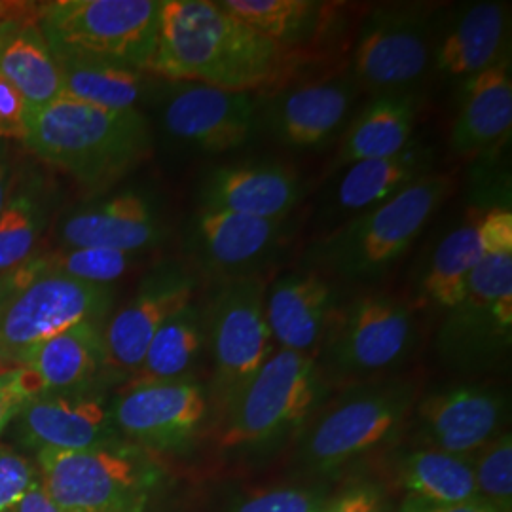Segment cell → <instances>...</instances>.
Returning a JSON list of instances; mask_svg holds the SVG:
<instances>
[{
  "label": "cell",
  "instance_id": "obj_8",
  "mask_svg": "<svg viewBox=\"0 0 512 512\" xmlns=\"http://www.w3.org/2000/svg\"><path fill=\"white\" fill-rule=\"evenodd\" d=\"M264 300L262 275L226 279L219 281L203 311L205 338L215 365V395L222 410L277 349Z\"/></svg>",
  "mask_w": 512,
  "mask_h": 512
},
{
  "label": "cell",
  "instance_id": "obj_41",
  "mask_svg": "<svg viewBox=\"0 0 512 512\" xmlns=\"http://www.w3.org/2000/svg\"><path fill=\"white\" fill-rule=\"evenodd\" d=\"M323 512H387V503L378 484L355 482L336 497H329Z\"/></svg>",
  "mask_w": 512,
  "mask_h": 512
},
{
  "label": "cell",
  "instance_id": "obj_21",
  "mask_svg": "<svg viewBox=\"0 0 512 512\" xmlns=\"http://www.w3.org/2000/svg\"><path fill=\"white\" fill-rule=\"evenodd\" d=\"M264 308L277 349L315 357L338 306L329 279L304 270L281 275L266 287Z\"/></svg>",
  "mask_w": 512,
  "mask_h": 512
},
{
  "label": "cell",
  "instance_id": "obj_44",
  "mask_svg": "<svg viewBox=\"0 0 512 512\" xmlns=\"http://www.w3.org/2000/svg\"><path fill=\"white\" fill-rule=\"evenodd\" d=\"M14 512H78L71 511L61 507L59 503H55L50 495L46 494L38 482L37 486L23 497V501L19 503L18 509Z\"/></svg>",
  "mask_w": 512,
  "mask_h": 512
},
{
  "label": "cell",
  "instance_id": "obj_45",
  "mask_svg": "<svg viewBox=\"0 0 512 512\" xmlns=\"http://www.w3.org/2000/svg\"><path fill=\"white\" fill-rule=\"evenodd\" d=\"M14 179H16V165L12 158V150L6 145V141H0V211L8 202Z\"/></svg>",
  "mask_w": 512,
  "mask_h": 512
},
{
  "label": "cell",
  "instance_id": "obj_24",
  "mask_svg": "<svg viewBox=\"0 0 512 512\" xmlns=\"http://www.w3.org/2000/svg\"><path fill=\"white\" fill-rule=\"evenodd\" d=\"M512 126L511 57L467 78L450 147L458 156H476L501 143Z\"/></svg>",
  "mask_w": 512,
  "mask_h": 512
},
{
  "label": "cell",
  "instance_id": "obj_28",
  "mask_svg": "<svg viewBox=\"0 0 512 512\" xmlns=\"http://www.w3.org/2000/svg\"><path fill=\"white\" fill-rule=\"evenodd\" d=\"M54 205L52 186L42 173H16L8 202L0 211V274L37 253V243Z\"/></svg>",
  "mask_w": 512,
  "mask_h": 512
},
{
  "label": "cell",
  "instance_id": "obj_35",
  "mask_svg": "<svg viewBox=\"0 0 512 512\" xmlns=\"http://www.w3.org/2000/svg\"><path fill=\"white\" fill-rule=\"evenodd\" d=\"M133 253L95 249V247H65L54 253H44L48 274L71 277L76 281L112 287L128 274L135 264Z\"/></svg>",
  "mask_w": 512,
  "mask_h": 512
},
{
  "label": "cell",
  "instance_id": "obj_20",
  "mask_svg": "<svg viewBox=\"0 0 512 512\" xmlns=\"http://www.w3.org/2000/svg\"><path fill=\"white\" fill-rule=\"evenodd\" d=\"M302 186L291 165L275 162L224 165L200 188V209L255 219L283 220L300 202Z\"/></svg>",
  "mask_w": 512,
  "mask_h": 512
},
{
  "label": "cell",
  "instance_id": "obj_16",
  "mask_svg": "<svg viewBox=\"0 0 512 512\" xmlns=\"http://www.w3.org/2000/svg\"><path fill=\"white\" fill-rule=\"evenodd\" d=\"M12 425L19 446L35 454L82 452L124 442L103 389L42 395L27 404Z\"/></svg>",
  "mask_w": 512,
  "mask_h": 512
},
{
  "label": "cell",
  "instance_id": "obj_7",
  "mask_svg": "<svg viewBox=\"0 0 512 512\" xmlns=\"http://www.w3.org/2000/svg\"><path fill=\"white\" fill-rule=\"evenodd\" d=\"M416 395V385L399 378L353 387L306 433L302 461L311 471L330 473L365 456L399 431Z\"/></svg>",
  "mask_w": 512,
  "mask_h": 512
},
{
  "label": "cell",
  "instance_id": "obj_38",
  "mask_svg": "<svg viewBox=\"0 0 512 512\" xmlns=\"http://www.w3.org/2000/svg\"><path fill=\"white\" fill-rule=\"evenodd\" d=\"M42 395H46V391L31 368L14 366L0 372V435L27 404Z\"/></svg>",
  "mask_w": 512,
  "mask_h": 512
},
{
  "label": "cell",
  "instance_id": "obj_36",
  "mask_svg": "<svg viewBox=\"0 0 512 512\" xmlns=\"http://www.w3.org/2000/svg\"><path fill=\"white\" fill-rule=\"evenodd\" d=\"M476 454L473 465L478 497L494 505L499 512H512L511 435L501 433Z\"/></svg>",
  "mask_w": 512,
  "mask_h": 512
},
{
  "label": "cell",
  "instance_id": "obj_11",
  "mask_svg": "<svg viewBox=\"0 0 512 512\" xmlns=\"http://www.w3.org/2000/svg\"><path fill=\"white\" fill-rule=\"evenodd\" d=\"M114 289L63 275H42L0 304V355L14 368L25 353L82 323L105 325Z\"/></svg>",
  "mask_w": 512,
  "mask_h": 512
},
{
  "label": "cell",
  "instance_id": "obj_18",
  "mask_svg": "<svg viewBox=\"0 0 512 512\" xmlns=\"http://www.w3.org/2000/svg\"><path fill=\"white\" fill-rule=\"evenodd\" d=\"M357 84L355 78L336 76L274 93L260 105V129L285 147H321L346 124Z\"/></svg>",
  "mask_w": 512,
  "mask_h": 512
},
{
  "label": "cell",
  "instance_id": "obj_32",
  "mask_svg": "<svg viewBox=\"0 0 512 512\" xmlns=\"http://www.w3.org/2000/svg\"><path fill=\"white\" fill-rule=\"evenodd\" d=\"M406 499L423 503H461L478 497L473 458L423 448L408 454L401 465Z\"/></svg>",
  "mask_w": 512,
  "mask_h": 512
},
{
  "label": "cell",
  "instance_id": "obj_25",
  "mask_svg": "<svg viewBox=\"0 0 512 512\" xmlns=\"http://www.w3.org/2000/svg\"><path fill=\"white\" fill-rule=\"evenodd\" d=\"M101 323H82L42 342L18 366L31 368L48 393L105 389V342Z\"/></svg>",
  "mask_w": 512,
  "mask_h": 512
},
{
  "label": "cell",
  "instance_id": "obj_46",
  "mask_svg": "<svg viewBox=\"0 0 512 512\" xmlns=\"http://www.w3.org/2000/svg\"><path fill=\"white\" fill-rule=\"evenodd\" d=\"M8 368H10V366L4 363V359H2V355H0V372H4V370H8Z\"/></svg>",
  "mask_w": 512,
  "mask_h": 512
},
{
  "label": "cell",
  "instance_id": "obj_19",
  "mask_svg": "<svg viewBox=\"0 0 512 512\" xmlns=\"http://www.w3.org/2000/svg\"><path fill=\"white\" fill-rule=\"evenodd\" d=\"M283 220L255 219L198 209L192 219V249L205 272L219 281L260 275L283 239Z\"/></svg>",
  "mask_w": 512,
  "mask_h": 512
},
{
  "label": "cell",
  "instance_id": "obj_27",
  "mask_svg": "<svg viewBox=\"0 0 512 512\" xmlns=\"http://www.w3.org/2000/svg\"><path fill=\"white\" fill-rule=\"evenodd\" d=\"M416 124L414 95H378L348 129L336 167L391 158L410 145Z\"/></svg>",
  "mask_w": 512,
  "mask_h": 512
},
{
  "label": "cell",
  "instance_id": "obj_39",
  "mask_svg": "<svg viewBox=\"0 0 512 512\" xmlns=\"http://www.w3.org/2000/svg\"><path fill=\"white\" fill-rule=\"evenodd\" d=\"M327 501L323 488H279L243 501L236 512H321Z\"/></svg>",
  "mask_w": 512,
  "mask_h": 512
},
{
  "label": "cell",
  "instance_id": "obj_47",
  "mask_svg": "<svg viewBox=\"0 0 512 512\" xmlns=\"http://www.w3.org/2000/svg\"><path fill=\"white\" fill-rule=\"evenodd\" d=\"M323 511H325V509H323ZM323 511H321V512H323Z\"/></svg>",
  "mask_w": 512,
  "mask_h": 512
},
{
  "label": "cell",
  "instance_id": "obj_42",
  "mask_svg": "<svg viewBox=\"0 0 512 512\" xmlns=\"http://www.w3.org/2000/svg\"><path fill=\"white\" fill-rule=\"evenodd\" d=\"M42 2L0 0V40L23 27L38 25Z\"/></svg>",
  "mask_w": 512,
  "mask_h": 512
},
{
  "label": "cell",
  "instance_id": "obj_4",
  "mask_svg": "<svg viewBox=\"0 0 512 512\" xmlns=\"http://www.w3.org/2000/svg\"><path fill=\"white\" fill-rule=\"evenodd\" d=\"M37 471L42 490L78 512H148L165 478L152 452L128 440L82 452H38Z\"/></svg>",
  "mask_w": 512,
  "mask_h": 512
},
{
  "label": "cell",
  "instance_id": "obj_1",
  "mask_svg": "<svg viewBox=\"0 0 512 512\" xmlns=\"http://www.w3.org/2000/svg\"><path fill=\"white\" fill-rule=\"evenodd\" d=\"M289 54L215 0H160L148 73L175 84L255 93L283 78Z\"/></svg>",
  "mask_w": 512,
  "mask_h": 512
},
{
  "label": "cell",
  "instance_id": "obj_2",
  "mask_svg": "<svg viewBox=\"0 0 512 512\" xmlns=\"http://www.w3.org/2000/svg\"><path fill=\"white\" fill-rule=\"evenodd\" d=\"M23 145L44 164L101 192L147 158L152 133L139 109H99L61 97L29 109Z\"/></svg>",
  "mask_w": 512,
  "mask_h": 512
},
{
  "label": "cell",
  "instance_id": "obj_26",
  "mask_svg": "<svg viewBox=\"0 0 512 512\" xmlns=\"http://www.w3.org/2000/svg\"><path fill=\"white\" fill-rule=\"evenodd\" d=\"M433 150L421 145H408L403 152L349 165L334 190L332 213L334 215H357L374 205L393 198L406 186L431 173Z\"/></svg>",
  "mask_w": 512,
  "mask_h": 512
},
{
  "label": "cell",
  "instance_id": "obj_17",
  "mask_svg": "<svg viewBox=\"0 0 512 512\" xmlns=\"http://www.w3.org/2000/svg\"><path fill=\"white\" fill-rule=\"evenodd\" d=\"M507 399L486 385H454L418 404L420 437L427 448L473 458L501 435Z\"/></svg>",
  "mask_w": 512,
  "mask_h": 512
},
{
  "label": "cell",
  "instance_id": "obj_22",
  "mask_svg": "<svg viewBox=\"0 0 512 512\" xmlns=\"http://www.w3.org/2000/svg\"><path fill=\"white\" fill-rule=\"evenodd\" d=\"M164 224L154 203L141 192H120L67 217L59 238L65 247H95L143 253L164 236Z\"/></svg>",
  "mask_w": 512,
  "mask_h": 512
},
{
  "label": "cell",
  "instance_id": "obj_33",
  "mask_svg": "<svg viewBox=\"0 0 512 512\" xmlns=\"http://www.w3.org/2000/svg\"><path fill=\"white\" fill-rule=\"evenodd\" d=\"M63 78V97L107 110H133L145 92L143 71L97 63L57 61Z\"/></svg>",
  "mask_w": 512,
  "mask_h": 512
},
{
  "label": "cell",
  "instance_id": "obj_12",
  "mask_svg": "<svg viewBox=\"0 0 512 512\" xmlns=\"http://www.w3.org/2000/svg\"><path fill=\"white\" fill-rule=\"evenodd\" d=\"M433 57L431 14L418 6H380L355 46V80L378 95H414Z\"/></svg>",
  "mask_w": 512,
  "mask_h": 512
},
{
  "label": "cell",
  "instance_id": "obj_14",
  "mask_svg": "<svg viewBox=\"0 0 512 512\" xmlns=\"http://www.w3.org/2000/svg\"><path fill=\"white\" fill-rule=\"evenodd\" d=\"M207 408V391L194 378L124 385L110 399V416L120 437L147 452L186 448L202 429Z\"/></svg>",
  "mask_w": 512,
  "mask_h": 512
},
{
  "label": "cell",
  "instance_id": "obj_30",
  "mask_svg": "<svg viewBox=\"0 0 512 512\" xmlns=\"http://www.w3.org/2000/svg\"><path fill=\"white\" fill-rule=\"evenodd\" d=\"M0 74L18 88L31 109L63 97V78L38 25L23 27L0 40Z\"/></svg>",
  "mask_w": 512,
  "mask_h": 512
},
{
  "label": "cell",
  "instance_id": "obj_31",
  "mask_svg": "<svg viewBox=\"0 0 512 512\" xmlns=\"http://www.w3.org/2000/svg\"><path fill=\"white\" fill-rule=\"evenodd\" d=\"M482 213H473L461 226L440 239L423 275V296L444 310H452L465 294L467 281L482 256Z\"/></svg>",
  "mask_w": 512,
  "mask_h": 512
},
{
  "label": "cell",
  "instance_id": "obj_3",
  "mask_svg": "<svg viewBox=\"0 0 512 512\" xmlns=\"http://www.w3.org/2000/svg\"><path fill=\"white\" fill-rule=\"evenodd\" d=\"M456 188L444 173H429L406 186L393 198L334 228L308 253L317 272L346 279H372L384 275L420 236L425 224Z\"/></svg>",
  "mask_w": 512,
  "mask_h": 512
},
{
  "label": "cell",
  "instance_id": "obj_43",
  "mask_svg": "<svg viewBox=\"0 0 512 512\" xmlns=\"http://www.w3.org/2000/svg\"><path fill=\"white\" fill-rule=\"evenodd\" d=\"M399 512H499L494 505L488 501L475 497L469 501L461 503H444V505H435V503H423L416 499H404L403 507Z\"/></svg>",
  "mask_w": 512,
  "mask_h": 512
},
{
  "label": "cell",
  "instance_id": "obj_10",
  "mask_svg": "<svg viewBox=\"0 0 512 512\" xmlns=\"http://www.w3.org/2000/svg\"><path fill=\"white\" fill-rule=\"evenodd\" d=\"M416 342L412 310L384 294H365L336 308L319 353L342 378H365L401 365Z\"/></svg>",
  "mask_w": 512,
  "mask_h": 512
},
{
  "label": "cell",
  "instance_id": "obj_9",
  "mask_svg": "<svg viewBox=\"0 0 512 512\" xmlns=\"http://www.w3.org/2000/svg\"><path fill=\"white\" fill-rule=\"evenodd\" d=\"M480 234L482 256L444 325V342L471 353L509 344L512 332L511 211L494 207L482 213Z\"/></svg>",
  "mask_w": 512,
  "mask_h": 512
},
{
  "label": "cell",
  "instance_id": "obj_34",
  "mask_svg": "<svg viewBox=\"0 0 512 512\" xmlns=\"http://www.w3.org/2000/svg\"><path fill=\"white\" fill-rule=\"evenodd\" d=\"M220 6L285 50L306 42L323 16V2L313 0H220Z\"/></svg>",
  "mask_w": 512,
  "mask_h": 512
},
{
  "label": "cell",
  "instance_id": "obj_15",
  "mask_svg": "<svg viewBox=\"0 0 512 512\" xmlns=\"http://www.w3.org/2000/svg\"><path fill=\"white\" fill-rule=\"evenodd\" d=\"M164 128L188 147L224 154L247 145L260 129L255 93L179 84L165 101Z\"/></svg>",
  "mask_w": 512,
  "mask_h": 512
},
{
  "label": "cell",
  "instance_id": "obj_5",
  "mask_svg": "<svg viewBox=\"0 0 512 512\" xmlns=\"http://www.w3.org/2000/svg\"><path fill=\"white\" fill-rule=\"evenodd\" d=\"M160 0L42 2L38 27L57 61H97L148 71Z\"/></svg>",
  "mask_w": 512,
  "mask_h": 512
},
{
  "label": "cell",
  "instance_id": "obj_6",
  "mask_svg": "<svg viewBox=\"0 0 512 512\" xmlns=\"http://www.w3.org/2000/svg\"><path fill=\"white\" fill-rule=\"evenodd\" d=\"M317 357L275 349L224 410L220 444L258 448L300 429L323 393Z\"/></svg>",
  "mask_w": 512,
  "mask_h": 512
},
{
  "label": "cell",
  "instance_id": "obj_13",
  "mask_svg": "<svg viewBox=\"0 0 512 512\" xmlns=\"http://www.w3.org/2000/svg\"><path fill=\"white\" fill-rule=\"evenodd\" d=\"M196 277L179 262L150 270L137 293L103 327L107 385L126 384L143 363L154 334L194 300Z\"/></svg>",
  "mask_w": 512,
  "mask_h": 512
},
{
  "label": "cell",
  "instance_id": "obj_23",
  "mask_svg": "<svg viewBox=\"0 0 512 512\" xmlns=\"http://www.w3.org/2000/svg\"><path fill=\"white\" fill-rule=\"evenodd\" d=\"M511 6L475 2L446 29L433 48L435 69L450 78H471L509 55Z\"/></svg>",
  "mask_w": 512,
  "mask_h": 512
},
{
  "label": "cell",
  "instance_id": "obj_40",
  "mask_svg": "<svg viewBox=\"0 0 512 512\" xmlns=\"http://www.w3.org/2000/svg\"><path fill=\"white\" fill-rule=\"evenodd\" d=\"M29 103L19 93L16 86H12L0 74V141H21L27 135V116H29Z\"/></svg>",
  "mask_w": 512,
  "mask_h": 512
},
{
  "label": "cell",
  "instance_id": "obj_29",
  "mask_svg": "<svg viewBox=\"0 0 512 512\" xmlns=\"http://www.w3.org/2000/svg\"><path fill=\"white\" fill-rule=\"evenodd\" d=\"M205 344L203 311L190 302L154 334L143 363L124 385L164 384L192 378Z\"/></svg>",
  "mask_w": 512,
  "mask_h": 512
},
{
  "label": "cell",
  "instance_id": "obj_37",
  "mask_svg": "<svg viewBox=\"0 0 512 512\" xmlns=\"http://www.w3.org/2000/svg\"><path fill=\"white\" fill-rule=\"evenodd\" d=\"M37 484V465L16 448L0 444V512L16 511Z\"/></svg>",
  "mask_w": 512,
  "mask_h": 512
}]
</instances>
